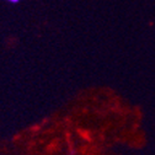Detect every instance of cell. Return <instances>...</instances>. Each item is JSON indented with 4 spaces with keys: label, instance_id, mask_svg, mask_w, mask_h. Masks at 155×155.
<instances>
[{
    "label": "cell",
    "instance_id": "1",
    "mask_svg": "<svg viewBox=\"0 0 155 155\" xmlns=\"http://www.w3.org/2000/svg\"><path fill=\"white\" fill-rule=\"evenodd\" d=\"M6 2H9V3H11V4H17L20 0H6Z\"/></svg>",
    "mask_w": 155,
    "mask_h": 155
}]
</instances>
